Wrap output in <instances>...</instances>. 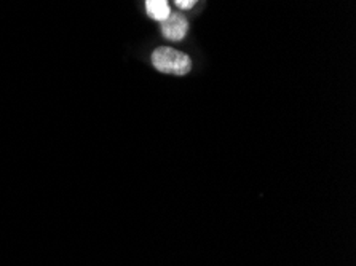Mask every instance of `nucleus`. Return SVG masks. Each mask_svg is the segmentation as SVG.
I'll use <instances>...</instances> for the list:
<instances>
[{"mask_svg": "<svg viewBox=\"0 0 356 266\" xmlns=\"http://www.w3.org/2000/svg\"><path fill=\"white\" fill-rule=\"evenodd\" d=\"M154 67L161 74L187 75L192 70V61L186 53L170 47H160L152 53Z\"/></svg>", "mask_w": 356, "mask_h": 266, "instance_id": "obj_1", "label": "nucleus"}, {"mask_svg": "<svg viewBox=\"0 0 356 266\" xmlns=\"http://www.w3.org/2000/svg\"><path fill=\"white\" fill-rule=\"evenodd\" d=\"M197 2H198V0H175V3H176L179 8H182V10L192 8L193 5H195Z\"/></svg>", "mask_w": 356, "mask_h": 266, "instance_id": "obj_4", "label": "nucleus"}, {"mask_svg": "<svg viewBox=\"0 0 356 266\" xmlns=\"http://www.w3.org/2000/svg\"><path fill=\"white\" fill-rule=\"evenodd\" d=\"M145 12L155 21H163L170 16L168 0H145Z\"/></svg>", "mask_w": 356, "mask_h": 266, "instance_id": "obj_3", "label": "nucleus"}, {"mask_svg": "<svg viewBox=\"0 0 356 266\" xmlns=\"http://www.w3.org/2000/svg\"><path fill=\"white\" fill-rule=\"evenodd\" d=\"M188 31V23L184 15L181 13H170L166 19L161 21V32L163 37L172 42H179L184 39Z\"/></svg>", "mask_w": 356, "mask_h": 266, "instance_id": "obj_2", "label": "nucleus"}]
</instances>
